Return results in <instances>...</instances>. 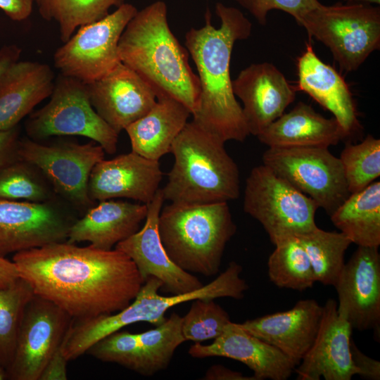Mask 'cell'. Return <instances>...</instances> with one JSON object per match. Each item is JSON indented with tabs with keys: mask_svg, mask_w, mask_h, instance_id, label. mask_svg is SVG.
Listing matches in <instances>:
<instances>
[{
	"mask_svg": "<svg viewBox=\"0 0 380 380\" xmlns=\"http://www.w3.org/2000/svg\"><path fill=\"white\" fill-rule=\"evenodd\" d=\"M12 261L34 293L72 319L122 310L144 283L134 262L122 251L67 241L16 253Z\"/></svg>",
	"mask_w": 380,
	"mask_h": 380,
	"instance_id": "cell-1",
	"label": "cell"
},
{
	"mask_svg": "<svg viewBox=\"0 0 380 380\" xmlns=\"http://www.w3.org/2000/svg\"><path fill=\"white\" fill-rule=\"evenodd\" d=\"M215 13L221 21L220 28L212 25L207 8L204 26L192 27L185 34V46L200 82L192 121L224 142H241L250 134L233 91L230 61L235 42L250 36L252 25L240 10L220 2L215 5Z\"/></svg>",
	"mask_w": 380,
	"mask_h": 380,
	"instance_id": "cell-2",
	"label": "cell"
},
{
	"mask_svg": "<svg viewBox=\"0 0 380 380\" xmlns=\"http://www.w3.org/2000/svg\"><path fill=\"white\" fill-rule=\"evenodd\" d=\"M120 61L135 71L155 91L195 110L200 94L198 75L189 63V53L172 32L167 8L156 1L137 11L119 41Z\"/></svg>",
	"mask_w": 380,
	"mask_h": 380,
	"instance_id": "cell-3",
	"label": "cell"
},
{
	"mask_svg": "<svg viewBox=\"0 0 380 380\" xmlns=\"http://www.w3.org/2000/svg\"><path fill=\"white\" fill-rule=\"evenodd\" d=\"M224 143L187 122L173 141L174 164L161 189L165 201L181 204L228 202L239 196V171Z\"/></svg>",
	"mask_w": 380,
	"mask_h": 380,
	"instance_id": "cell-4",
	"label": "cell"
},
{
	"mask_svg": "<svg viewBox=\"0 0 380 380\" xmlns=\"http://www.w3.org/2000/svg\"><path fill=\"white\" fill-rule=\"evenodd\" d=\"M241 272V265L232 261L207 285L188 293L168 296L158 293L162 283L158 279L148 277L134 299L122 310L91 318L72 319L61 345L62 352L68 361L74 360L96 342L124 327L139 322L160 324L166 319L167 310L182 303L219 298L242 299L248 286L240 277Z\"/></svg>",
	"mask_w": 380,
	"mask_h": 380,
	"instance_id": "cell-5",
	"label": "cell"
},
{
	"mask_svg": "<svg viewBox=\"0 0 380 380\" xmlns=\"http://www.w3.org/2000/svg\"><path fill=\"white\" fill-rule=\"evenodd\" d=\"M159 236L170 259L189 273L216 275L227 243L236 232L228 202L170 203L162 207Z\"/></svg>",
	"mask_w": 380,
	"mask_h": 380,
	"instance_id": "cell-6",
	"label": "cell"
},
{
	"mask_svg": "<svg viewBox=\"0 0 380 380\" xmlns=\"http://www.w3.org/2000/svg\"><path fill=\"white\" fill-rule=\"evenodd\" d=\"M296 22L329 48L346 72L357 70L380 46V8L371 4H321Z\"/></svg>",
	"mask_w": 380,
	"mask_h": 380,
	"instance_id": "cell-7",
	"label": "cell"
},
{
	"mask_svg": "<svg viewBox=\"0 0 380 380\" xmlns=\"http://www.w3.org/2000/svg\"><path fill=\"white\" fill-rule=\"evenodd\" d=\"M49 102L32 111L25 122L27 137L42 141L56 136H81L99 144L106 153L114 154L118 134L96 112L86 84L59 74Z\"/></svg>",
	"mask_w": 380,
	"mask_h": 380,
	"instance_id": "cell-8",
	"label": "cell"
},
{
	"mask_svg": "<svg viewBox=\"0 0 380 380\" xmlns=\"http://www.w3.org/2000/svg\"><path fill=\"white\" fill-rule=\"evenodd\" d=\"M318 208L312 199L263 164L253 167L246 178L243 210L261 224L274 245L317 227Z\"/></svg>",
	"mask_w": 380,
	"mask_h": 380,
	"instance_id": "cell-9",
	"label": "cell"
},
{
	"mask_svg": "<svg viewBox=\"0 0 380 380\" xmlns=\"http://www.w3.org/2000/svg\"><path fill=\"white\" fill-rule=\"evenodd\" d=\"M105 151L94 141L79 144L68 140L51 143L20 137V158L37 167L56 196L80 215L96 205L88 194V182L93 167L104 159Z\"/></svg>",
	"mask_w": 380,
	"mask_h": 380,
	"instance_id": "cell-10",
	"label": "cell"
},
{
	"mask_svg": "<svg viewBox=\"0 0 380 380\" xmlns=\"http://www.w3.org/2000/svg\"><path fill=\"white\" fill-rule=\"evenodd\" d=\"M137 11L132 4L122 3L102 19L79 27L55 51L54 67L85 84L109 73L121 62L119 41Z\"/></svg>",
	"mask_w": 380,
	"mask_h": 380,
	"instance_id": "cell-11",
	"label": "cell"
},
{
	"mask_svg": "<svg viewBox=\"0 0 380 380\" xmlns=\"http://www.w3.org/2000/svg\"><path fill=\"white\" fill-rule=\"evenodd\" d=\"M262 164L331 215L350 194L339 158L329 148H268Z\"/></svg>",
	"mask_w": 380,
	"mask_h": 380,
	"instance_id": "cell-12",
	"label": "cell"
},
{
	"mask_svg": "<svg viewBox=\"0 0 380 380\" xmlns=\"http://www.w3.org/2000/svg\"><path fill=\"white\" fill-rule=\"evenodd\" d=\"M78 215L59 197L44 202L0 199V256L67 241Z\"/></svg>",
	"mask_w": 380,
	"mask_h": 380,
	"instance_id": "cell-13",
	"label": "cell"
},
{
	"mask_svg": "<svg viewBox=\"0 0 380 380\" xmlns=\"http://www.w3.org/2000/svg\"><path fill=\"white\" fill-rule=\"evenodd\" d=\"M72 317L53 303L34 295L25 307L14 356L6 369L9 380H39L62 344Z\"/></svg>",
	"mask_w": 380,
	"mask_h": 380,
	"instance_id": "cell-14",
	"label": "cell"
},
{
	"mask_svg": "<svg viewBox=\"0 0 380 380\" xmlns=\"http://www.w3.org/2000/svg\"><path fill=\"white\" fill-rule=\"evenodd\" d=\"M379 247L358 246L334 286L337 311L359 331L380 332V254Z\"/></svg>",
	"mask_w": 380,
	"mask_h": 380,
	"instance_id": "cell-15",
	"label": "cell"
},
{
	"mask_svg": "<svg viewBox=\"0 0 380 380\" xmlns=\"http://www.w3.org/2000/svg\"><path fill=\"white\" fill-rule=\"evenodd\" d=\"M161 189L148 205L144 226L127 239L118 243L117 248L134 262L145 281L153 277L162 283V289L171 295L194 291L204 285L193 274L181 269L167 255L161 243L158 223L164 203Z\"/></svg>",
	"mask_w": 380,
	"mask_h": 380,
	"instance_id": "cell-16",
	"label": "cell"
},
{
	"mask_svg": "<svg viewBox=\"0 0 380 380\" xmlns=\"http://www.w3.org/2000/svg\"><path fill=\"white\" fill-rule=\"evenodd\" d=\"M86 86L92 107L118 134L148 112L157 101L152 87L122 62Z\"/></svg>",
	"mask_w": 380,
	"mask_h": 380,
	"instance_id": "cell-17",
	"label": "cell"
},
{
	"mask_svg": "<svg viewBox=\"0 0 380 380\" xmlns=\"http://www.w3.org/2000/svg\"><path fill=\"white\" fill-rule=\"evenodd\" d=\"M235 96L243 103L242 111L250 134L258 136L284 113L297 91L284 74L270 63H253L232 80Z\"/></svg>",
	"mask_w": 380,
	"mask_h": 380,
	"instance_id": "cell-18",
	"label": "cell"
},
{
	"mask_svg": "<svg viewBox=\"0 0 380 380\" xmlns=\"http://www.w3.org/2000/svg\"><path fill=\"white\" fill-rule=\"evenodd\" d=\"M352 327L337 311V303L328 299L311 347L296 367L297 380H350L358 374L352 362Z\"/></svg>",
	"mask_w": 380,
	"mask_h": 380,
	"instance_id": "cell-19",
	"label": "cell"
},
{
	"mask_svg": "<svg viewBox=\"0 0 380 380\" xmlns=\"http://www.w3.org/2000/svg\"><path fill=\"white\" fill-rule=\"evenodd\" d=\"M162 179L159 160L132 151L96 163L89 176L88 194L94 202L125 198L148 204Z\"/></svg>",
	"mask_w": 380,
	"mask_h": 380,
	"instance_id": "cell-20",
	"label": "cell"
},
{
	"mask_svg": "<svg viewBox=\"0 0 380 380\" xmlns=\"http://www.w3.org/2000/svg\"><path fill=\"white\" fill-rule=\"evenodd\" d=\"M195 358L224 357L239 361L256 380H286L296 365L282 352L230 322L210 344L195 343L188 351Z\"/></svg>",
	"mask_w": 380,
	"mask_h": 380,
	"instance_id": "cell-21",
	"label": "cell"
},
{
	"mask_svg": "<svg viewBox=\"0 0 380 380\" xmlns=\"http://www.w3.org/2000/svg\"><path fill=\"white\" fill-rule=\"evenodd\" d=\"M322 310L323 305L315 299H303L286 311L248 319L239 324L277 348L297 366L313 343Z\"/></svg>",
	"mask_w": 380,
	"mask_h": 380,
	"instance_id": "cell-22",
	"label": "cell"
},
{
	"mask_svg": "<svg viewBox=\"0 0 380 380\" xmlns=\"http://www.w3.org/2000/svg\"><path fill=\"white\" fill-rule=\"evenodd\" d=\"M297 91L308 94L330 111L346 138L361 129L355 101L343 77L319 59L310 43L298 58Z\"/></svg>",
	"mask_w": 380,
	"mask_h": 380,
	"instance_id": "cell-23",
	"label": "cell"
},
{
	"mask_svg": "<svg viewBox=\"0 0 380 380\" xmlns=\"http://www.w3.org/2000/svg\"><path fill=\"white\" fill-rule=\"evenodd\" d=\"M147 211V204L113 199L99 201L71 226L67 241H87L96 248L111 250L139 229Z\"/></svg>",
	"mask_w": 380,
	"mask_h": 380,
	"instance_id": "cell-24",
	"label": "cell"
},
{
	"mask_svg": "<svg viewBox=\"0 0 380 380\" xmlns=\"http://www.w3.org/2000/svg\"><path fill=\"white\" fill-rule=\"evenodd\" d=\"M55 75L43 63L18 61L0 78V131L11 129L49 97Z\"/></svg>",
	"mask_w": 380,
	"mask_h": 380,
	"instance_id": "cell-25",
	"label": "cell"
},
{
	"mask_svg": "<svg viewBox=\"0 0 380 380\" xmlns=\"http://www.w3.org/2000/svg\"><path fill=\"white\" fill-rule=\"evenodd\" d=\"M256 137L268 148H329L346 138L335 118H326L301 101Z\"/></svg>",
	"mask_w": 380,
	"mask_h": 380,
	"instance_id": "cell-26",
	"label": "cell"
},
{
	"mask_svg": "<svg viewBox=\"0 0 380 380\" xmlns=\"http://www.w3.org/2000/svg\"><path fill=\"white\" fill-rule=\"evenodd\" d=\"M191 113L177 100L158 96L155 105L125 131L132 151L151 160H159L170 153L175 138L187 123Z\"/></svg>",
	"mask_w": 380,
	"mask_h": 380,
	"instance_id": "cell-27",
	"label": "cell"
},
{
	"mask_svg": "<svg viewBox=\"0 0 380 380\" xmlns=\"http://www.w3.org/2000/svg\"><path fill=\"white\" fill-rule=\"evenodd\" d=\"M333 224L358 246L380 245V182L350 194L331 215Z\"/></svg>",
	"mask_w": 380,
	"mask_h": 380,
	"instance_id": "cell-28",
	"label": "cell"
},
{
	"mask_svg": "<svg viewBox=\"0 0 380 380\" xmlns=\"http://www.w3.org/2000/svg\"><path fill=\"white\" fill-rule=\"evenodd\" d=\"M182 317L172 312L156 328L137 334L139 370L151 376L167 369L177 348L185 341L182 332Z\"/></svg>",
	"mask_w": 380,
	"mask_h": 380,
	"instance_id": "cell-29",
	"label": "cell"
},
{
	"mask_svg": "<svg viewBox=\"0 0 380 380\" xmlns=\"http://www.w3.org/2000/svg\"><path fill=\"white\" fill-rule=\"evenodd\" d=\"M310 261L316 281L335 286L345 265V253L352 243L342 232L316 227L296 236Z\"/></svg>",
	"mask_w": 380,
	"mask_h": 380,
	"instance_id": "cell-30",
	"label": "cell"
},
{
	"mask_svg": "<svg viewBox=\"0 0 380 380\" xmlns=\"http://www.w3.org/2000/svg\"><path fill=\"white\" fill-rule=\"evenodd\" d=\"M268 258V276L277 287L296 291L311 288L316 282L309 258L296 236L278 241Z\"/></svg>",
	"mask_w": 380,
	"mask_h": 380,
	"instance_id": "cell-31",
	"label": "cell"
},
{
	"mask_svg": "<svg viewBox=\"0 0 380 380\" xmlns=\"http://www.w3.org/2000/svg\"><path fill=\"white\" fill-rule=\"evenodd\" d=\"M39 15L45 20L55 22L60 39L65 43L80 27L106 16L112 7L124 0H34Z\"/></svg>",
	"mask_w": 380,
	"mask_h": 380,
	"instance_id": "cell-32",
	"label": "cell"
},
{
	"mask_svg": "<svg viewBox=\"0 0 380 380\" xmlns=\"http://www.w3.org/2000/svg\"><path fill=\"white\" fill-rule=\"evenodd\" d=\"M34 295L21 277L0 290V364L5 369L12 362L23 313Z\"/></svg>",
	"mask_w": 380,
	"mask_h": 380,
	"instance_id": "cell-33",
	"label": "cell"
},
{
	"mask_svg": "<svg viewBox=\"0 0 380 380\" xmlns=\"http://www.w3.org/2000/svg\"><path fill=\"white\" fill-rule=\"evenodd\" d=\"M56 197L40 170L22 158L0 170V199L44 202Z\"/></svg>",
	"mask_w": 380,
	"mask_h": 380,
	"instance_id": "cell-34",
	"label": "cell"
},
{
	"mask_svg": "<svg viewBox=\"0 0 380 380\" xmlns=\"http://www.w3.org/2000/svg\"><path fill=\"white\" fill-rule=\"evenodd\" d=\"M350 194L358 192L380 176V139L368 134L360 143H348L339 157Z\"/></svg>",
	"mask_w": 380,
	"mask_h": 380,
	"instance_id": "cell-35",
	"label": "cell"
},
{
	"mask_svg": "<svg viewBox=\"0 0 380 380\" xmlns=\"http://www.w3.org/2000/svg\"><path fill=\"white\" fill-rule=\"evenodd\" d=\"M230 322L227 312L214 299H196L182 317V332L186 341L214 340Z\"/></svg>",
	"mask_w": 380,
	"mask_h": 380,
	"instance_id": "cell-36",
	"label": "cell"
},
{
	"mask_svg": "<svg viewBox=\"0 0 380 380\" xmlns=\"http://www.w3.org/2000/svg\"><path fill=\"white\" fill-rule=\"evenodd\" d=\"M247 10L262 25H265L268 12L277 9L283 11L296 21L308 11L318 6V0H235Z\"/></svg>",
	"mask_w": 380,
	"mask_h": 380,
	"instance_id": "cell-37",
	"label": "cell"
},
{
	"mask_svg": "<svg viewBox=\"0 0 380 380\" xmlns=\"http://www.w3.org/2000/svg\"><path fill=\"white\" fill-rule=\"evenodd\" d=\"M20 131L19 125L11 129L0 131V170L20 158L18 154Z\"/></svg>",
	"mask_w": 380,
	"mask_h": 380,
	"instance_id": "cell-38",
	"label": "cell"
},
{
	"mask_svg": "<svg viewBox=\"0 0 380 380\" xmlns=\"http://www.w3.org/2000/svg\"><path fill=\"white\" fill-rule=\"evenodd\" d=\"M350 355L353 365L358 369L357 375L364 379H380V362L363 353L352 338Z\"/></svg>",
	"mask_w": 380,
	"mask_h": 380,
	"instance_id": "cell-39",
	"label": "cell"
},
{
	"mask_svg": "<svg viewBox=\"0 0 380 380\" xmlns=\"http://www.w3.org/2000/svg\"><path fill=\"white\" fill-rule=\"evenodd\" d=\"M68 362L60 347L48 360L39 380H66Z\"/></svg>",
	"mask_w": 380,
	"mask_h": 380,
	"instance_id": "cell-40",
	"label": "cell"
},
{
	"mask_svg": "<svg viewBox=\"0 0 380 380\" xmlns=\"http://www.w3.org/2000/svg\"><path fill=\"white\" fill-rule=\"evenodd\" d=\"M34 0H0V9L12 20L21 22L32 14Z\"/></svg>",
	"mask_w": 380,
	"mask_h": 380,
	"instance_id": "cell-41",
	"label": "cell"
},
{
	"mask_svg": "<svg viewBox=\"0 0 380 380\" xmlns=\"http://www.w3.org/2000/svg\"><path fill=\"white\" fill-rule=\"evenodd\" d=\"M203 379L205 380H256L253 376L243 375L241 372L232 370L221 365H213L205 372Z\"/></svg>",
	"mask_w": 380,
	"mask_h": 380,
	"instance_id": "cell-42",
	"label": "cell"
},
{
	"mask_svg": "<svg viewBox=\"0 0 380 380\" xmlns=\"http://www.w3.org/2000/svg\"><path fill=\"white\" fill-rule=\"evenodd\" d=\"M22 49L18 45H4L0 49V78L16 62L20 61Z\"/></svg>",
	"mask_w": 380,
	"mask_h": 380,
	"instance_id": "cell-43",
	"label": "cell"
},
{
	"mask_svg": "<svg viewBox=\"0 0 380 380\" xmlns=\"http://www.w3.org/2000/svg\"><path fill=\"white\" fill-rule=\"evenodd\" d=\"M19 277L15 263L0 256V290L8 286Z\"/></svg>",
	"mask_w": 380,
	"mask_h": 380,
	"instance_id": "cell-44",
	"label": "cell"
},
{
	"mask_svg": "<svg viewBox=\"0 0 380 380\" xmlns=\"http://www.w3.org/2000/svg\"><path fill=\"white\" fill-rule=\"evenodd\" d=\"M344 1L346 2V4H380V0H344Z\"/></svg>",
	"mask_w": 380,
	"mask_h": 380,
	"instance_id": "cell-45",
	"label": "cell"
},
{
	"mask_svg": "<svg viewBox=\"0 0 380 380\" xmlns=\"http://www.w3.org/2000/svg\"><path fill=\"white\" fill-rule=\"evenodd\" d=\"M7 379L6 372L4 367L0 364V380Z\"/></svg>",
	"mask_w": 380,
	"mask_h": 380,
	"instance_id": "cell-46",
	"label": "cell"
}]
</instances>
